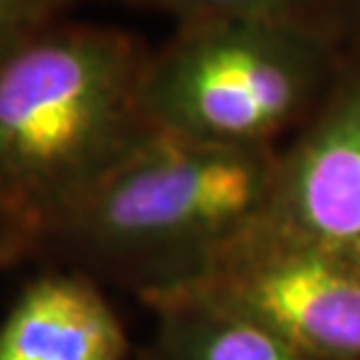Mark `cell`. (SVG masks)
<instances>
[{
	"label": "cell",
	"instance_id": "obj_6",
	"mask_svg": "<svg viewBox=\"0 0 360 360\" xmlns=\"http://www.w3.org/2000/svg\"><path fill=\"white\" fill-rule=\"evenodd\" d=\"M128 335L98 281L77 270L30 279L0 321V360H124Z\"/></svg>",
	"mask_w": 360,
	"mask_h": 360
},
{
	"label": "cell",
	"instance_id": "obj_9",
	"mask_svg": "<svg viewBox=\"0 0 360 360\" xmlns=\"http://www.w3.org/2000/svg\"><path fill=\"white\" fill-rule=\"evenodd\" d=\"M75 0H0V63L56 21Z\"/></svg>",
	"mask_w": 360,
	"mask_h": 360
},
{
	"label": "cell",
	"instance_id": "obj_12",
	"mask_svg": "<svg viewBox=\"0 0 360 360\" xmlns=\"http://www.w3.org/2000/svg\"><path fill=\"white\" fill-rule=\"evenodd\" d=\"M140 360H158V358H156V356H151L149 351H144V354H142V358H140Z\"/></svg>",
	"mask_w": 360,
	"mask_h": 360
},
{
	"label": "cell",
	"instance_id": "obj_8",
	"mask_svg": "<svg viewBox=\"0 0 360 360\" xmlns=\"http://www.w3.org/2000/svg\"><path fill=\"white\" fill-rule=\"evenodd\" d=\"M135 5L163 12L174 24L221 17H267L311 21L330 28L337 0H137Z\"/></svg>",
	"mask_w": 360,
	"mask_h": 360
},
{
	"label": "cell",
	"instance_id": "obj_10",
	"mask_svg": "<svg viewBox=\"0 0 360 360\" xmlns=\"http://www.w3.org/2000/svg\"><path fill=\"white\" fill-rule=\"evenodd\" d=\"M330 28L344 47H360V0H337Z\"/></svg>",
	"mask_w": 360,
	"mask_h": 360
},
{
	"label": "cell",
	"instance_id": "obj_11",
	"mask_svg": "<svg viewBox=\"0 0 360 360\" xmlns=\"http://www.w3.org/2000/svg\"><path fill=\"white\" fill-rule=\"evenodd\" d=\"M10 258H7V254H5V247H3V242H0V272L3 270H10Z\"/></svg>",
	"mask_w": 360,
	"mask_h": 360
},
{
	"label": "cell",
	"instance_id": "obj_7",
	"mask_svg": "<svg viewBox=\"0 0 360 360\" xmlns=\"http://www.w3.org/2000/svg\"><path fill=\"white\" fill-rule=\"evenodd\" d=\"M140 300L156 316L149 354L158 360H316L251 319L200 297L160 290Z\"/></svg>",
	"mask_w": 360,
	"mask_h": 360
},
{
	"label": "cell",
	"instance_id": "obj_4",
	"mask_svg": "<svg viewBox=\"0 0 360 360\" xmlns=\"http://www.w3.org/2000/svg\"><path fill=\"white\" fill-rule=\"evenodd\" d=\"M163 290L251 319L316 360H360V267L270 214Z\"/></svg>",
	"mask_w": 360,
	"mask_h": 360
},
{
	"label": "cell",
	"instance_id": "obj_5",
	"mask_svg": "<svg viewBox=\"0 0 360 360\" xmlns=\"http://www.w3.org/2000/svg\"><path fill=\"white\" fill-rule=\"evenodd\" d=\"M270 217L360 267V47L323 105L279 149Z\"/></svg>",
	"mask_w": 360,
	"mask_h": 360
},
{
	"label": "cell",
	"instance_id": "obj_13",
	"mask_svg": "<svg viewBox=\"0 0 360 360\" xmlns=\"http://www.w3.org/2000/svg\"><path fill=\"white\" fill-rule=\"evenodd\" d=\"M128 3H137V0H128Z\"/></svg>",
	"mask_w": 360,
	"mask_h": 360
},
{
	"label": "cell",
	"instance_id": "obj_1",
	"mask_svg": "<svg viewBox=\"0 0 360 360\" xmlns=\"http://www.w3.org/2000/svg\"><path fill=\"white\" fill-rule=\"evenodd\" d=\"M151 49L124 28L60 19L0 63V242L42 254L77 207L154 135Z\"/></svg>",
	"mask_w": 360,
	"mask_h": 360
},
{
	"label": "cell",
	"instance_id": "obj_3",
	"mask_svg": "<svg viewBox=\"0 0 360 360\" xmlns=\"http://www.w3.org/2000/svg\"><path fill=\"white\" fill-rule=\"evenodd\" d=\"M347 47L297 19L221 17L177 24L151 51L142 107L151 130L177 140L279 149L330 94Z\"/></svg>",
	"mask_w": 360,
	"mask_h": 360
},
{
	"label": "cell",
	"instance_id": "obj_2",
	"mask_svg": "<svg viewBox=\"0 0 360 360\" xmlns=\"http://www.w3.org/2000/svg\"><path fill=\"white\" fill-rule=\"evenodd\" d=\"M279 149L154 133L51 235L42 254L114 279L137 297L188 281L272 212Z\"/></svg>",
	"mask_w": 360,
	"mask_h": 360
}]
</instances>
